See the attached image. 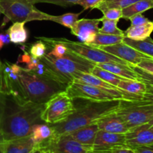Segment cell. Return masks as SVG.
<instances>
[{"label":"cell","instance_id":"obj_8","mask_svg":"<svg viewBox=\"0 0 153 153\" xmlns=\"http://www.w3.org/2000/svg\"><path fill=\"white\" fill-rule=\"evenodd\" d=\"M53 41L58 42L64 44L68 50L73 53L76 54L95 64H102V63L115 62L121 64L128 65L126 61H123L120 58L109 54L99 48L89 46L83 43L79 42H73L66 38H51Z\"/></svg>","mask_w":153,"mask_h":153},{"label":"cell","instance_id":"obj_35","mask_svg":"<svg viewBox=\"0 0 153 153\" xmlns=\"http://www.w3.org/2000/svg\"><path fill=\"white\" fill-rule=\"evenodd\" d=\"M33 4H35L37 3L44 2V3H50V4H57V5L62 6V7H70L74 4H77L80 0H28Z\"/></svg>","mask_w":153,"mask_h":153},{"label":"cell","instance_id":"obj_36","mask_svg":"<svg viewBox=\"0 0 153 153\" xmlns=\"http://www.w3.org/2000/svg\"><path fill=\"white\" fill-rule=\"evenodd\" d=\"M103 13V16L107 19L112 20L119 21L123 17L122 9L119 7H109L101 10Z\"/></svg>","mask_w":153,"mask_h":153},{"label":"cell","instance_id":"obj_4","mask_svg":"<svg viewBox=\"0 0 153 153\" xmlns=\"http://www.w3.org/2000/svg\"><path fill=\"white\" fill-rule=\"evenodd\" d=\"M40 60L62 77L67 85L73 82L76 73L79 72L91 73L96 65L94 63L73 53L68 49L67 53L61 58H55L47 53Z\"/></svg>","mask_w":153,"mask_h":153},{"label":"cell","instance_id":"obj_27","mask_svg":"<svg viewBox=\"0 0 153 153\" xmlns=\"http://www.w3.org/2000/svg\"><path fill=\"white\" fill-rule=\"evenodd\" d=\"M123 42L141 53L153 58V40L150 37L142 40H131L124 37Z\"/></svg>","mask_w":153,"mask_h":153},{"label":"cell","instance_id":"obj_40","mask_svg":"<svg viewBox=\"0 0 153 153\" xmlns=\"http://www.w3.org/2000/svg\"><path fill=\"white\" fill-rule=\"evenodd\" d=\"M131 148L135 153H153V143L152 144L133 146Z\"/></svg>","mask_w":153,"mask_h":153},{"label":"cell","instance_id":"obj_9","mask_svg":"<svg viewBox=\"0 0 153 153\" xmlns=\"http://www.w3.org/2000/svg\"><path fill=\"white\" fill-rule=\"evenodd\" d=\"M37 149H45L49 153H91L93 151L75 140L70 134L52 136Z\"/></svg>","mask_w":153,"mask_h":153},{"label":"cell","instance_id":"obj_21","mask_svg":"<svg viewBox=\"0 0 153 153\" xmlns=\"http://www.w3.org/2000/svg\"><path fill=\"white\" fill-rule=\"evenodd\" d=\"M97 67L108 70L116 76L122 77L123 79H131V80H138V77L134 70L130 66L121 64L119 63L111 62L102 63L96 64Z\"/></svg>","mask_w":153,"mask_h":153},{"label":"cell","instance_id":"obj_42","mask_svg":"<svg viewBox=\"0 0 153 153\" xmlns=\"http://www.w3.org/2000/svg\"><path fill=\"white\" fill-rule=\"evenodd\" d=\"M10 43V37L7 31H6L5 32L0 33V50L2 49L4 45H7Z\"/></svg>","mask_w":153,"mask_h":153},{"label":"cell","instance_id":"obj_7","mask_svg":"<svg viewBox=\"0 0 153 153\" xmlns=\"http://www.w3.org/2000/svg\"><path fill=\"white\" fill-rule=\"evenodd\" d=\"M76 109L73 99L62 91L55 94L45 103L41 114V120L48 125L59 123L67 120Z\"/></svg>","mask_w":153,"mask_h":153},{"label":"cell","instance_id":"obj_24","mask_svg":"<svg viewBox=\"0 0 153 153\" xmlns=\"http://www.w3.org/2000/svg\"><path fill=\"white\" fill-rule=\"evenodd\" d=\"M25 22H16L7 30L10 37V43L22 45L28 40V33L25 27Z\"/></svg>","mask_w":153,"mask_h":153},{"label":"cell","instance_id":"obj_34","mask_svg":"<svg viewBox=\"0 0 153 153\" xmlns=\"http://www.w3.org/2000/svg\"><path fill=\"white\" fill-rule=\"evenodd\" d=\"M131 67L134 70L136 74L137 75L139 81L143 82L146 85L153 87V74L140 68V67H137V66H132Z\"/></svg>","mask_w":153,"mask_h":153},{"label":"cell","instance_id":"obj_15","mask_svg":"<svg viewBox=\"0 0 153 153\" xmlns=\"http://www.w3.org/2000/svg\"><path fill=\"white\" fill-rule=\"evenodd\" d=\"M73 81H77V82L88 84V85H92V86H95L97 88H100V89L111 94L112 96L116 97L117 100H127L126 95L123 91H121L120 90H119L117 88L111 85V84L102 80L101 79L98 78L97 76H94L92 73L79 72V73H77L74 76Z\"/></svg>","mask_w":153,"mask_h":153},{"label":"cell","instance_id":"obj_50","mask_svg":"<svg viewBox=\"0 0 153 153\" xmlns=\"http://www.w3.org/2000/svg\"><path fill=\"white\" fill-rule=\"evenodd\" d=\"M91 153H108V151H107V152H93L92 151V152Z\"/></svg>","mask_w":153,"mask_h":153},{"label":"cell","instance_id":"obj_53","mask_svg":"<svg viewBox=\"0 0 153 153\" xmlns=\"http://www.w3.org/2000/svg\"><path fill=\"white\" fill-rule=\"evenodd\" d=\"M2 64V62H1V60H0V64Z\"/></svg>","mask_w":153,"mask_h":153},{"label":"cell","instance_id":"obj_23","mask_svg":"<svg viewBox=\"0 0 153 153\" xmlns=\"http://www.w3.org/2000/svg\"><path fill=\"white\" fill-rule=\"evenodd\" d=\"M31 137L35 144L38 147L42 143H45L53 136V130L48 124H34L31 128Z\"/></svg>","mask_w":153,"mask_h":153},{"label":"cell","instance_id":"obj_51","mask_svg":"<svg viewBox=\"0 0 153 153\" xmlns=\"http://www.w3.org/2000/svg\"><path fill=\"white\" fill-rule=\"evenodd\" d=\"M2 13V7H1V5H0V15Z\"/></svg>","mask_w":153,"mask_h":153},{"label":"cell","instance_id":"obj_28","mask_svg":"<svg viewBox=\"0 0 153 153\" xmlns=\"http://www.w3.org/2000/svg\"><path fill=\"white\" fill-rule=\"evenodd\" d=\"M124 37L125 35H114V34L98 33L94 41L88 45L97 48L100 47V46H111V45H114L123 42Z\"/></svg>","mask_w":153,"mask_h":153},{"label":"cell","instance_id":"obj_18","mask_svg":"<svg viewBox=\"0 0 153 153\" xmlns=\"http://www.w3.org/2000/svg\"><path fill=\"white\" fill-rule=\"evenodd\" d=\"M97 124L99 129L115 134H126L129 129L123 121L121 120L115 111L102 117L98 120Z\"/></svg>","mask_w":153,"mask_h":153},{"label":"cell","instance_id":"obj_41","mask_svg":"<svg viewBox=\"0 0 153 153\" xmlns=\"http://www.w3.org/2000/svg\"><path fill=\"white\" fill-rule=\"evenodd\" d=\"M108 153H135L131 147L128 146H117L108 151Z\"/></svg>","mask_w":153,"mask_h":153},{"label":"cell","instance_id":"obj_12","mask_svg":"<svg viewBox=\"0 0 153 153\" xmlns=\"http://www.w3.org/2000/svg\"><path fill=\"white\" fill-rule=\"evenodd\" d=\"M100 22V19H78L70 28L71 33L81 40V43L88 45L94 41L99 33Z\"/></svg>","mask_w":153,"mask_h":153},{"label":"cell","instance_id":"obj_13","mask_svg":"<svg viewBox=\"0 0 153 153\" xmlns=\"http://www.w3.org/2000/svg\"><path fill=\"white\" fill-rule=\"evenodd\" d=\"M6 94H10L16 98L24 100L21 90L19 72L21 67L17 64H12L5 61L2 63ZM26 101V100H25Z\"/></svg>","mask_w":153,"mask_h":153},{"label":"cell","instance_id":"obj_38","mask_svg":"<svg viewBox=\"0 0 153 153\" xmlns=\"http://www.w3.org/2000/svg\"><path fill=\"white\" fill-rule=\"evenodd\" d=\"M137 67L153 74V58H145L142 60Z\"/></svg>","mask_w":153,"mask_h":153},{"label":"cell","instance_id":"obj_1","mask_svg":"<svg viewBox=\"0 0 153 153\" xmlns=\"http://www.w3.org/2000/svg\"><path fill=\"white\" fill-rule=\"evenodd\" d=\"M45 104L0 94V137L3 141L31 134L34 124L40 123Z\"/></svg>","mask_w":153,"mask_h":153},{"label":"cell","instance_id":"obj_39","mask_svg":"<svg viewBox=\"0 0 153 153\" xmlns=\"http://www.w3.org/2000/svg\"><path fill=\"white\" fill-rule=\"evenodd\" d=\"M128 19L131 21V25H142V24L146 23V22L150 21L147 18L145 17L143 15H142V13H138V14L134 15V16H131Z\"/></svg>","mask_w":153,"mask_h":153},{"label":"cell","instance_id":"obj_10","mask_svg":"<svg viewBox=\"0 0 153 153\" xmlns=\"http://www.w3.org/2000/svg\"><path fill=\"white\" fill-rule=\"evenodd\" d=\"M66 92L72 99H82L88 101H111L117 100L109 93L95 86L73 81L67 85Z\"/></svg>","mask_w":153,"mask_h":153},{"label":"cell","instance_id":"obj_37","mask_svg":"<svg viewBox=\"0 0 153 153\" xmlns=\"http://www.w3.org/2000/svg\"><path fill=\"white\" fill-rule=\"evenodd\" d=\"M102 1L103 0H80L77 4L82 6L84 10H85L87 9H97Z\"/></svg>","mask_w":153,"mask_h":153},{"label":"cell","instance_id":"obj_48","mask_svg":"<svg viewBox=\"0 0 153 153\" xmlns=\"http://www.w3.org/2000/svg\"><path fill=\"white\" fill-rule=\"evenodd\" d=\"M41 152V150L40 149H37L35 151H34L32 153H40Z\"/></svg>","mask_w":153,"mask_h":153},{"label":"cell","instance_id":"obj_25","mask_svg":"<svg viewBox=\"0 0 153 153\" xmlns=\"http://www.w3.org/2000/svg\"><path fill=\"white\" fill-rule=\"evenodd\" d=\"M31 71L34 72L35 74L40 76V78H43V79H46V80L52 81V82H57V83L61 84V85H66V86L68 85L62 77H61L58 73H55L54 70H52L46 64L42 62L40 60L39 61L38 64L36 66L35 68L31 70Z\"/></svg>","mask_w":153,"mask_h":153},{"label":"cell","instance_id":"obj_11","mask_svg":"<svg viewBox=\"0 0 153 153\" xmlns=\"http://www.w3.org/2000/svg\"><path fill=\"white\" fill-rule=\"evenodd\" d=\"M98 48L126 61L129 64L130 67L137 66L142 60L145 58H152L136 50L131 46L126 44L123 42L111 46H100Z\"/></svg>","mask_w":153,"mask_h":153},{"label":"cell","instance_id":"obj_6","mask_svg":"<svg viewBox=\"0 0 153 153\" xmlns=\"http://www.w3.org/2000/svg\"><path fill=\"white\" fill-rule=\"evenodd\" d=\"M2 13L12 22L49 20L50 15L36 8L28 0H0Z\"/></svg>","mask_w":153,"mask_h":153},{"label":"cell","instance_id":"obj_33","mask_svg":"<svg viewBox=\"0 0 153 153\" xmlns=\"http://www.w3.org/2000/svg\"><path fill=\"white\" fill-rule=\"evenodd\" d=\"M46 44L43 41L39 40L36 43H33L29 49V54L33 57H35L37 58H41L43 55L46 54Z\"/></svg>","mask_w":153,"mask_h":153},{"label":"cell","instance_id":"obj_29","mask_svg":"<svg viewBox=\"0 0 153 153\" xmlns=\"http://www.w3.org/2000/svg\"><path fill=\"white\" fill-rule=\"evenodd\" d=\"M91 73H92L93 75L101 79L102 80L105 81V82L111 84L113 86L116 87V88L119 85L120 81L123 79V78L120 77V76L113 74V73L108 71V70L100 68V67H97V65L94 66V67L91 70Z\"/></svg>","mask_w":153,"mask_h":153},{"label":"cell","instance_id":"obj_26","mask_svg":"<svg viewBox=\"0 0 153 153\" xmlns=\"http://www.w3.org/2000/svg\"><path fill=\"white\" fill-rule=\"evenodd\" d=\"M152 8H153V0H140L125 8H123L122 18L128 19L134 15L142 13Z\"/></svg>","mask_w":153,"mask_h":153},{"label":"cell","instance_id":"obj_14","mask_svg":"<svg viewBox=\"0 0 153 153\" xmlns=\"http://www.w3.org/2000/svg\"><path fill=\"white\" fill-rule=\"evenodd\" d=\"M122 146H127L125 134H115L99 129L93 146V152H107Z\"/></svg>","mask_w":153,"mask_h":153},{"label":"cell","instance_id":"obj_20","mask_svg":"<svg viewBox=\"0 0 153 153\" xmlns=\"http://www.w3.org/2000/svg\"><path fill=\"white\" fill-rule=\"evenodd\" d=\"M98 131V126L97 123H94L79 128L68 134H70L75 140L80 143L81 144L93 149V146Z\"/></svg>","mask_w":153,"mask_h":153},{"label":"cell","instance_id":"obj_52","mask_svg":"<svg viewBox=\"0 0 153 153\" xmlns=\"http://www.w3.org/2000/svg\"><path fill=\"white\" fill-rule=\"evenodd\" d=\"M148 123L150 124V125H153V119H152V120H151V121H149V122Z\"/></svg>","mask_w":153,"mask_h":153},{"label":"cell","instance_id":"obj_47","mask_svg":"<svg viewBox=\"0 0 153 153\" xmlns=\"http://www.w3.org/2000/svg\"><path fill=\"white\" fill-rule=\"evenodd\" d=\"M0 153H4V141L0 137Z\"/></svg>","mask_w":153,"mask_h":153},{"label":"cell","instance_id":"obj_16","mask_svg":"<svg viewBox=\"0 0 153 153\" xmlns=\"http://www.w3.org/2000/svg\"><path fill=\"white\" fill-rule=\"evenodd\" d=\"M126 143L129 147L153 143V125L143 124L130 129L126 134Z\"/></svg>","mask_w":153,"mask_h":153},{"label":"cell","instance_id":"obj_32","mask_svg":"<svg viewBox=\"0 0 153 153\" xmlns=\"http://www.w3.org/2000/svg\"><path fill=\"white\" fill-rule=\"evenodd\" d=\"M140 0H103L102 2L100 4L97 9L102 10L109 7H119L125 8Z\"/></svg>","mask_w":153,"mask_h":153},{"label":"cell","instance_id":"obj_19","mask_svg":"<svg viewBox=\"0 0 153 153\" xmlns=\"http://www.w3.org/2000/svg\"><path fill=\"white\" fill-rule=\"evenodd\" d=\"M37 149L31 135L4 141V153H32Z\"/></svg>","mask_w":153,"mask_h":153},{"label":"cell","instance_id":"obj_31","mask_svg":"<svg viewBox=\"0 0 153 153\" xmlns=\"http://www.w3.org/2000/svg\"><path fill=\"white\" fill-rule=\"evenodd\" d=\"M81 13L82 12L78 13H67L62 15H59V16H52V15H50L49 18V21L57 22V23L62 25L63 26L67 27V28L70 29L75 24V22L78 20Z\"/></svg>","mask_w":153,"mask_h":153},{"label":"cell","instance_id":"obj_3","mask_svg":"<svg viewBox=\"0 0 153 153\" xmlns=\"http://www.w3.org/2000/svg\"><path fill=\"white\" fill-rule=\"evenodd\" d=\"M22 97L26 101L45 104L55 94L65 91L67 86L40 78L31 70L21 67L19 72Z\"/></svg>","mask_w":153,"mask_h":153},{"label":"cell","instance_id":"obj_45","mask_svg":"<svg viewBox=\"0 0 153 153\" xmlns=\"http://www.w3.org/2000/svg\"><path fill=\"white\" fill-rule=\"evenodd\" d=\"M143 100L153 103V87L146 85V93L143 96Z\"/></svg>","mask_w":153,"mask_h":153},{"label":"cell","instance_id":"obj_2","mask_svg":"<svg viewBox=\"0 0 153 153\" xmlns=\"http://www.w3.org/2000/svg\"><path fill=\"white\" fill-rule=\"evenodd\" d=\"M76 107L74 112L63 122L49 125L53 136L70 134L84 126L94 123L102 117L115 111L120 103V100L111 101H88Z\"/></svg>","mask_w":153,"mask_h":153},{"label":"cell","instance_id":"obj_49","mask_svg":"<svg viewBox=\"0 0 153 153\" xmlns=\"http://www.w3.org/2000/svg\"><path fill=\"white\" fill-rule=\"evenodd\" d=\"M40 149L41 150V152H40V153H49V152H48V151L45 150V149Z\"/></svg>","mask_w":153,"mask_h":153},{"label":"cell","instance_id":"obj_44","mask_svg":"<svg viewBox=\"0 0 153 153\" xmlns=\"http://www.w3.org/2000/svg\"><path fill=\"white\" fill-rule=\"evenodd\" d=\"M31 55H30L29 52H26V51H24L23 55H20L18 58V63H24L25 64H28V63L31 61Z\"/></svg>","mask_w":153,"mask_h":153},{"label":"cell","instance_id":"obj_17","mask_svg":"<svg viewBox=\"0 0 153 153\" xmlns=\"http://www.w3.org/2000/svg\"><path fill=\"white\" fill-rule=\"evenodd\" d=\"M117 88L126 95L128 101L143 100L146 93V85L139 80L123 79Z\"/></svg>","mask_w":153,"mask_h":153},{"label":"cell","instance_id":"obj_5","mask_svg":"<svg viewBox=\"0 0 153 153\" xmlns=\"http://www.w3.org/2000/svg\"><path fill=\"white\" fill-rule=\"evenodd\" d=\"M128 129L148 123L153 119V103L146 100H120L115 111Z\"/></svg>","mask_w":153,"mask_h":153},{"label":"cell","instance_id":"obj_22","mask_svg":"<svg viewBox=\"0 0 153 153\" xmlns=\"http://www.w3.org/2000/svg\"><path fill=\"white\" fill-rule=\"evenodd\" d=\"M153 31V22L149 21L146 23L139 25H131L124 31L125 37L131 40H142L150 37Z\"/></svg>","mask_w":153,"mask_h":153},{"label":"cell","instance_id":"obj_30","mask_svg":"<svg viewBox=\"0 0 153 153\" xmlns=\"http://www.w3.org/2000/svg\"><path fill=\"white\" fill-rule=\"evenodd\" d=\"M100 19V22H102V26L99 29V33L114 35H125L124 31L117 27V20H112L104 16Z\"/></svg>","mask_w":153,"mask_h":153},{"label":"cell","instance_id":"obj_43","mask_svg":"<svg viewBox=\"0 0 153 153\" xmlns=\"http://www.w3.org/2000/svg\"><path fill=\"white\" fill-rule=\"evenodd\" d=\"M5 84H4V73H3L2 64H0V94H5Z\"/></svg>","mask_w":153,"mask_h":153},{"label":"cell","instance_id":"obj_46","mask_svg":"<svg viewBox=\"0 0 153 153\" xmlns=\"http://www.w3.org/2000/svg\"><path fill=\"white\" fill-rule=\"evenodd\" d=\"M39 61H40V58H37L35 57L31 56V61L28 63V64H26V67L25 68L28 69L29 70H33L36 67V66L38 64Z\"/></svg>","mask_w":153,"mask_h":153}]
</instances>
